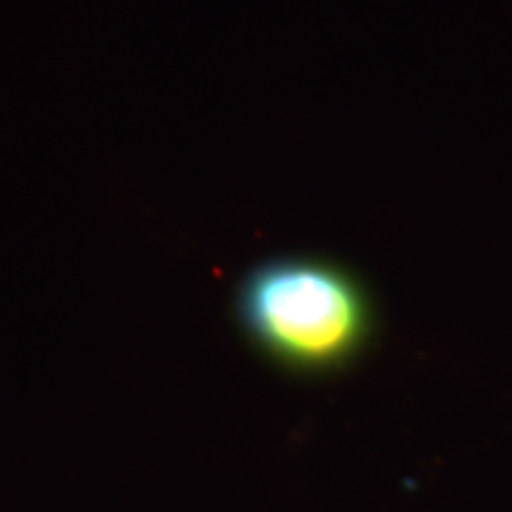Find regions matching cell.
Returning a JSON list of instances; mask_svg holds the SVG:
<instances>
[{
	"instance_id": "1",
	"label": "cell",
	"mask_w": 512,
	"mask_h": 512,
	"mask_svg": "<svg viewBox=\"0 0 512 512\" xmlns=\"http://www.w3.org/2000/svg\"><path fill=\"white\" fill-rule=\"evenodd\" d=\"M237 313L271 365L308 379L356 365L379 328L365 282L328 256L265 259L242 279Z\"/></svg>"
}]
</instances>
